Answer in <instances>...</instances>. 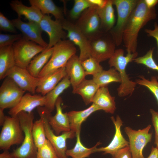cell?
Returning <instances> with one entry per match:
<instances>
[{"mask_svg": "<svg viewBox=\"0 0 158 158\" xmlns=\"http://www.w3.org/2000/svg\"><path fill=\"white\" fill-rule=\"evenodd\" d=\"M37 110L40 118L42 120L47 139L54 147L59 158H68L66 154L67 147L66 141L68 139L74 138L76 134L70 130L64 132L59 135L55 134L48 122V116L51 113L49 112L44 107H39Z\"/></svg>", "mask_w": 158, "mask_h": 158, "instance_id": "cell-5", "label": "cell"}, {"mask_svg": "<svg viewBox=\"0 0 158 158\" xmlns=\"http://www.w3.org/2000/svg\"><path fill=\"white\" fill-rule=\"evenodd\" d=\"M10 5L13 10L17 14L18 18H21L22 16H24L28 21L39 23L44 15L35 6L31 5L30 6H27L21 1H11Z\"/></svg>", "mask_w": 158, "mask_h": 158, "instance_id": "cell-23", "label": "cell"}, {"mask_svg": "<svg viewBox=\"0 0 158 158\" xmlns=\"http://www.w3.org/2000/svg\"><path fill=\"white\" fill-rule=\"evenodd\" d=\"M11 78L22 90L34 95L40 78L34 77L27 68L15 66L8 73L7 77Z\"/></svg>", "mask_w": 158, "mask_h": 158, "instance_id": "cell-15", "label": "cell"}, {"mask_svg": "<svg viewBox=\"0 0 158 158\" xmlns=\"http://www.w3.org/2000/svg\"><path fill=\"white\" fill-rule=\"evenodd\" d=\"M103 32L90 40L91 56L99 63L109 59L115 51L116 44L109 32Z\"/></svg>", "mask_w": 158, "mask_h": 158, "instance_id": "cell-10", "label": "cell"}, {"mask_svg": "<svg viewBox=\"0 0 158 158\" xmlns=\"http://www.w3.org/2000/svg\"><path fill=\"white\" fill-rule=\"evenodd\" d=\"M92 79L99 87L107 86L112 82L121 83V81L119 73L114 68L103 70L93 76Z\"/></svg>", "mask_w": 158, "mask_h": 158, "instance_id": "cell-32", "label": "cell"}, {"mask_svg": "<svg viewBox=\"0 0 158 158\" xmlns=\"http://www.w3.org/2000/svg\"><path fill=\"white\" fill-rule=\"evenodd\" d=\"M111 119L115 127V133L111 141L107 146L97 148L96 152H103V154H110L113 156L119 150L129 146V142L123 136L121 131L123 122L120 116L117 115L116 119L113 116Z\"/></svg>", "mask_w": 158, "mask_h": 158, "instance_id": "cell-17", "label": "cell"}, {"mask_svg": "<svg viewBox=\"0 0 158 158\" xmlns=\"http://www.w3.org/2000/svg\"><path fill=\"white\" fill-rule=\"evenodd\" d=\"M99 87L92 79H85L73 89L72 92L80 95L85 104L87 105L92 102L93 97Z\"/></svg>", "mask_w": 158, "mask_h": 158, "instance_id": "cell-28", "label": "cell"}, {"mask_svg": "<svg viewBox=\"0 0 158 158\" xmlns=\"http://www.w3.org/2000/svg\"><path fill=\"white\" fill-rule=\"evenodd\" d=\"M154 49V48L150 49L145 55L136 58L133 61L138 64L143 65L158 72V64L156 63L153 57ZM156 77L158 80V76Z\"/></svg>", "mask_w": 158, "mask_h": 158, "instance_id": "cell-37", "label": "cell"}, {"mask_svg": "<svg viewBox=\"0 0 158 158\" xmlns=\"http://www.w3.org/2000/svg\"><path fill=\"white\" fill-rule=\"evenodd\" d=\"M98 110L96 105L92 103L88 108L84 110L67 112L71 130L75 134L80 133L82 123L92 114Z\"/></svg>", "mask_w": 158, "mask_h": 158, "instance_id": "cell-24", "label": "cell"}, {"mask_svg": "<svg viewBox=\"0 0 158 158\" xmlns=\"http://www.w3.org/2000/svg\"><path fill=\"white\" fill-rule=\"evenodd\" d=\"M4 109L0 108V126L3 125L5 120L6 116L4 112Z\"/></svg>", "mask_w": 158, "mask_h": 158, "instance_id": "cell-48", "label": "cell"}, {"mask_svg": "<svg viewBox=\"0 0 158 158\" xmlns=\"http://www.w3.org/2000/svg\"><path fill=\"white\" fill-rule=\"evenodd\" d=\"M112 158H133L129 146L119 150L112 156Z\"/></svg>", "mask_w": 158, "mask_h": 158, "instance_id": "cell-42", "label": "cell"}, {"mask_svg": "<svg viewBox=\"0 0 158 158\" xmlns=\"http://www.w3.org/2000/svg\"><path fill=\"white\" fill-rule=\"evenodd\" d=\"M92 6L89 0H75L69 12V17L73 20H77L85 10Z\"/></svg>", "mask_w": 158, "mask_h": 158, "instance_id": "cell-35", "label": "cell"}, {"mask_svg": "<svg viewBox=\"0 0 158 158\" xmlns=\"http://www.w3.org/2000/svg\"><path fill=\"white\" fill-rule=\"evenodd\" d=\"M62 100L59 97L55 104L56 112L54 116L50 114L48 116V122L51 128L57 135L61 133L71 130L67 112L63 113L61 104Z\"/></svg>", "mask_w": 158, "mask_h": 158, "instance_id": "cell-19", "label": "cell"}, {"mask_svg": "<svg viewBox=\"0 0 158 158\" xmlns=\"http://www.w3.org/2000/svg\"><path fill=\"white\" fill-rule=\"evenodd\" d=\"M25 92L11 78L6 77L0 87V108L4 110L13 107Z\"/></svg>", "mask_w": 158, "mask_h": 158, "instance_id": "cell-13", "label": "cell"}, {"mask_svg": "<svg viewBox=\"0 0 158 158\" xmlns=\"http://www.w3.org/2000/svg\"><path fill=\"white\" fill-rule=\"evenodd\" d=\"M66 75L64 67L39 78L40 81L36 92L45 96L54 88Z\"/></svg>", "mask_w": 158, "mask_h": 158, "instance_id": "cell-20", "label": "cell"}, {"mask_svg": "<svg viewBox=\"0 0 158 158\" xmlns=\"http://www.w3.org/2000/svg\"><path fill=\"white\" fill-rule=\"evenodd\" d=\"M16 28L11 20L8 19L2 12H0V30L5 32L15 34L17 33Z\"/></svg>", "mask_w": 158, "mask_h": 158, "instance_id": "cell-40", "label": "cell"}, {"mask_svg": "<svg viewBox=\"0 0 158 158\" xmlns=\"http://www.w3.org/2000/svg\"><path fill=\"white\" fill-rule=\"evenodd\" d=\"M29 2L37 8L43 15L51 14L55 20L60 21L65 18L63 11L51 0H29Z\"/></svg>", "mask_w": 158, "mask_h": 158, "instance_id": "cell-29", "label": "cell"}, {"mask_svg": "<svg viewBox=\"0 0 158 158\" xmlns=\"http://www.w3.org/2000/svg\"><path fill=\"white\" fill-rule=\"evenodd\" d=\"M15 66L12 46L0 48V80L6 78L9 71Z\"/></svg>", "mask_w": 158, "mask_h": 158, "instance_id": "cell-27", "label": "cell"}, {"mask_svg": "<svg viewBox=\"0 0 158 158\" xmlns=\"http://www.w3.org/2000/svg\"><path fill=\"white\" fill-rule=\"evenodd\" d=\"M63 29L67 33V38L79 48V58L82 62L91 57L90 41L75 23L64 18L61 20Z\"/></svg>", "mask_w": 158, "mask_h": 158, "instance_id": "cell-12", "label": "cell"}, {"mask_svg": "<svg viewBox=\"0 0 158 158\" xmlns=\"http://www.w3.org/2000/svg\"><path fill=\"white\" fill-rule=\"evenodd\" d=\"M32 133L35 144L38 149L42 146L47 139L43 122L41 118L34 122Z\"/></svg>", "mask_w": 158, "mask_h": 158, "instance_id": "cell-33", "label": "cell"}, {"mask_svg": "<svg viewBox=\"0 0 158 158\" xmlns=\"http://www.w3.org/2000/svg\"><path fill=\"white\" fill-rule=\"evenodd\" d=\"M65 68L73 89L85 79V77L86 75L81 62L79 56L76 54L70 59L65 66Z\"/></svg>", "mask_w": 158, "mask_h": 158, "instance_id": "cell-22", "label": "cell"}, {"mask_svg": "<svg viewBox=\"0 0 158 158\" xmlns=\"http://www.w3.org/2000/svg\"><path fill=\"white\" fill-rule=\"evenodd\" d=\"M150 112L152 116V121L155 130L154 144L158 149V111L153 109H150Z\"/></svg>", "mask_w": 158, "mask_h": 158, "instance_id": "cell-41", "label": "cell"}, {"mask_svg": "<svg viewBox=\"0 0 158 158\" xmlns=\"http://www.w3.org/2000/svg\"><path fill=\"white\" fill-rule=\"evenodd\" d=\"M17 116L24 132V138L21 145L12 153L15 158H37V148L35 144L32 133L34 113L21 111Z\"/></svg>", "mask_w": 158, "mask_h": 158, "instance_id": "cell-3", "label": "cell"}, {"mask_svg": "<svg viewBox=\"0 0 158 158\" xmlns=\"http://www.w3.org/2000/svg\"><path fill=\"white\" fill-rule=\"evenodd\" d=\"M137 52L127 53L124 56V50L121 49H116L108 63L110 67H114L118 72L121 77V84L117 89L118 95L121 97L131 95L134 91L137 85L136 82L130 80L126 73V66L130 62L137 57Z\"/></svg>", "mask_w": 158, "mask_h": 158, "instance_id": "cell-2", "label": "cell"}, {"mask_svg": "<svg viewBox=\"0 0 158 158\" xmlns=\"http://www.w3.org/2000/svg\"><path fill=\"white\" fill-rule=\"evenodd\" d=\"M144 1L147 7L150 8H154L158 3V0H144Z\"/></svg>", "mask_w": 158, "mask_h": 158, "instance_id": "cell-45", "label": "cell"}, {"mask_svg": "<svg viewBox=\"0 0 158 158\" xmlns=\"http://www.w3.org/2000/svg\"><path fill=\"white\" fill-rule=\"evenodd\" d=\"M15 27L21 32L23 37L47 48L48 44L42 37L43 31L39 23L33 22H24L20 18L11 20Z\"/></svg>", "mask_w": 158, "mask_h": 158, "instance_id": "cell-16", "label": "cell"}, {"mask_svg": "<svg viewBox=\"0 0 158 158\" xmlns=\"http://www.w3.org/2000/svg\"><path fill=\"white\" fill-rule=\"evenodd\" d=\"M0 158H15L12 153H10L8 150L4 151L0 154Z\"/></svg>", "mask_w": 158, "mask_h": 158, "instance_id": "cell-47", "label": "cell"}, {"mask_svg": "<svg viewBox=\"0 0 158 158\" xmlns=\"http://www.w3.org/2000/svg\"><path fill=\"white\" fill-rule=\"evenodd\" d=\"M53 51V47L45 49L35 56L27 69L33 76L38 78L40 72L50 59Z\"/></svg>", "mask_w": 158, "mask_h": 158, "instance_id": "cell-30", "label": "cell"}, {"mask_svg": "<svg viewBox=\"0 0 158 158\" xmlns=\"http://www.w3.org/2000/svg\"><path fill=\"white\" fill-rule=\"evenodd\" d=\"M139 78L135 81L136 84L147 88L154 95L158 104V81L157 77L152 76L150 80L147 79L143 75L140 76Z\"/></svg>", "mask_w": 158, "mask_h": 158, "instance_id": "cell-36", "label": "cell"}, {"mask_svg": "<svg viewBox=\"0 0 158 158\" xmlns=\"http://www.w3.org/2000/svg\"><path fill=\"white\" fill-rule=\"evenodd\" d=\"M145 32L148 35L154 37L156 40L158 48V24L156 22L154 24V28L153 30L146 29Z\"/></svg>", "mask_w": 158, "mask_h": 158, "instance_id": "cell-43", "label": "cell"}, {"mask_svg": "<svg viewBox=\"0 0 158 158\" xmlns=\"http://www.w3.org/2000/svg\"><path fill=\"white\" fill-rule=\"evenodd\" d=\"M23 37L22 34H0V48L12 45L16 41Z\"/></svg>", "mask_w": 158, "mask_h": 158, "instance_id": "cell-39", "label": "cell"}, {"mask_svg": "<svg viewBox=\"0 0 158 158\" xmlns=\"http://www.w3.org/2000/svg\"><path fill=\"white\" fill-rule=\"evenodd\" d=\"M157 16L155 8H150L144 0H138L124 30L123 41L127 53L136 52L137 40L140 30L147 23Z\"/></svg>", "mask_w": 158, "mask_h": 158, "instance_id": "cell-1", "label": "cell"}, {"mask_svg": "<svg viewBox=\"0 0 158 158\" xmlns=\"http://www.w3.org/2000/svg\"><path fill=\"white\" fill-rule=\"evenodd\" d=\"M108 0H89L92 6L97 8H101L104 7L106 4Z\"/></svg>", "mask_w": 158, "mask_h": 158, "instance_id": "cell-44", "label": "cell"}, {"mask_svg": "<svg viewBox=\"0 0 158 158\" xmlns=\"http://www.w3.org/2000/svg\"><path fill=\"white\" fill-rule=\"evenodd\" d=\"M71 85L69 78L67 74L54 88L45 96L44 107L49 112L51 113L54 110L56 102L60 95Z\"/></svg>", "mask_w": 158, "mask_h": 158, "instance_id": "cell-25", "label": "cell"}, {"mask_svg": "<svg viewBox=\"0 0 158 158\" xmlns=\"http://www.w3.org/2000/svg\"><path fill=\"white\" fill-rule=\"evenodd\" d=\"M81 62L86 75H92L93 76L103 70L100 63L91 57Z\"/></svg>", "mask_w": 158, "mask_h": 158, "instance_id": "cell-34", "label": "cell"}, {"mask_svg": "<svg viewBox=\"0 0 158 158\" xmlns=\"http://www.w3.org/2000/svg\"><path fill=\"white\" fill-rule=\"evenodd\" d=\"M146 158H158V149L152 146L150 153Z\"/></svg>", "mask_w": 158, "mask_h": 158, "instance_id": "cell-46", "label": "cell"}, {"mask_svg": "<svg viewBox=\"0 0 158 158\" xmlns=\"http://www.w3.org/2000/svg\"><path fill=\"white\" fill-rule=\"evenodd\" d=\"M80 133L76 134V142L74 147L71 149L67 150V156L72 158H85L88 157L92 154L96 152L97 147L101 143L97 142L94 146L91 148L85 147L82 143L80 138Z\"/></svg>", "mask_w": 158, "mask_h": 158, "instance_id": "cell-31", "label": "cell"}, {"mask_svg": "<svg viewBox=\"0 0 158 158\" xmlns=\"http://www.w3.org/2000/svg\"><path fill=\"white\" fill-rule=\"evenodd\" d=\"M151 125L138 130L126 127L125 131L129 139V146L133 158H144L143 154L144 148L151 141L152 133L150 132Z\"/></svg>", "mask_w": 158, "mask_h": 158, "instance_id": "cell-11", "label": "cell"}, {"mask_svg": "<svg viewBox=\"0 0 158 158\" xmlns=\"http://www.w3.org/2000/svg\"><path fill=\"white\" fill-rule=\"evenodd\" d=\"M113 0H108L103 8H97L100 18L102 30L103 32H109L114 26L115 17Z\"/></svg>", "mask_w": 158, "mask_h": 158, "instance_id": "cell-26", "label": "cell"}, {"mask_svg": "<svg viewBox=\"0 0 158 158\" xmlns=\"http://www.w3.org/2000/svg\"><path fill=\"white\" fill-rule=\"evenodd\" d=\"M43 31L49 38L48 46L45 49L52 47L60 41L67 38V33L63 28L60 20H52L49 15H44L39 23Z\"/></svg>", "mask_w": 158, "mask_h": 158, "instance_id": "cell-14", "label": "cell"}, {"mask_svg": "<svg viewBox=\"0 0 158 158\" xmlns=\"http://www.w3.org/2000/svg\"><path fill=\"white\" fill-rule=\"evenodd\" d=\"M45 102V96L26 93L16 106L10 109L8 113L11 116H15L21 111L30 113L36 108L44 107Z\"/></svg>", "mask_w": 158, "mask_h": 158, "instance_id": "cell-18", "label": "cell"}, {"mask_svg": "<svg viewBox=\"0 0 158 158\" xmlns=\"http://www.w3.org/2000/svg\"><path fill=\"white\" fill-rule=\"evenodd\" d=\"M16 66L27 68L33 59L45 48L23 37L13 45Z\"/></svg>", "mask_w": 158, "mask_h": 158, "instance_id": "cell-8", "label": "cell"}, {"mask_svg": "<svg viewBox=\"0 0 158 158\" xmlns=\"http://www.w3.org/2000/svg\"><path fill=\"white\" fill-rule=\"evenodd\" d=\"M75 24L89 40L105 32L102 30L97 8L94 6L85 10Z\"/></svg>", "mask_w": 158, "mask_h": 158, "instance_id": "cell-9", "label": "cell"}, {"mask_svg": "<svg viewBox=\"0 0 158 158\" xmlns=\"http://www.w3.org/2000/svg\"><path fill=\"white\" fill-rule=\"evenodd\" d=\"M138 1L136 0H113V5L117 10V19L116 25L109 32L117 46L123 42L124 30Z\"/></svg>", "mask_w": 158, "mask_h": 158, "instance_id": "cell-7", "label": "cell"}, {"mask_svg": "<svg viewBox=\"0 0 158 158\" xmlns=\"http://www.w3.org/2000/svg\"><path fill=\"white\" fill-rule=\"evenodd\" d=\"M99 110L113 114L116 109L115 98L110 94L107 86L99 87L92 99V102Z\"/></svg>", "mask_w": 158, "mask_h": 158, "instance_id": "cell-21", "label": "cell"}, {"mask_svg": "<svg viewBox=\"0 0 158 158\" xmlns=\"http://www.w3.org/2000/svg\"><path fill=\"white\" fill-rule=\"evenodd\" d=\"M24 135L17 116H6L0 134V149L8 150L14 145L22 143Z\"/></svg>", "mask_w": 158, "mask_h": 158, "instance_id": "cell-6", "label": "cell"}, {"mask_svg": "<svg viewBox=\"0 0 158 158\" xmlns=\"http://www.w3.org/2000/svg\"><path fill=\"white\" fill-rule=\"evenodd\" d=\"M75 45L68 40H61L53 47L49 60L43 68L38 78H41L59 69L65 67L70 59L76 54Z\"/></svg>", "mask_w": 158, "mask_h": 158, "instance_id": "cell-4", "label": "cell"}, {"mask_svg": "<svg viewBox=\"0 0 158 158\" xmlns=\"http://www.w3.org/2000/svg\"><path fill=\"white\" fill-rule=\"evenodd\" d=\"M37 158H59L54 147L47 139L45 143L37 149Z\"/></svg>", "mask_w": 158, "mask_h": 158, "instance_id": "cell-38", "label": "cell"}]
</instances>
